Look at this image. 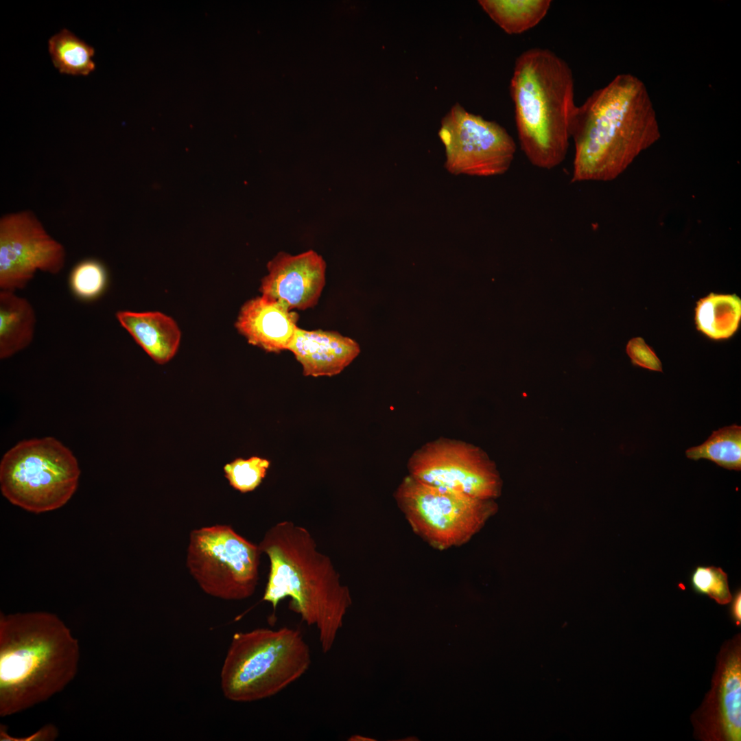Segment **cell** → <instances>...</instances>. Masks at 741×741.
<instances>
[{"mask_svg":"<svg viewBox=\"0 0 741 741\" xmlns=\"http://www.w3.org/2000/svg\"><path fill=\"white\" fill-rule=\"evenodd\" d=\"M660 135L644 83L630 73L618 75L575 108L572 181L616 178Z\"/></svg>","mask_w":741,"mask_h":741,"instance_id":"cell-1","label":"cell"},{"mask_svg":"<svg viewBox=\"0 0 741 741\" xmlns=\"http://www.w3.org/2000/svg\"><path fill=\"white\" fill-rule=\"evenodd\" d=\"M258 545L270 561L262 600L270 603L274 613L289 598V609L316 628L322 651L329 652L352 604L349 589L330 558L317 549L307 528L292 521L274 524Z\"/></svg>","mask_w":741,"mask_h":741,"instance_id":"cell-2","label":"cell"},{"mask_svg":"<svg viewBox=\"0 0 741 741\" xmlns=\"http://www.w3.org/2000/svg\"><path fill=\"white\" fill-rule=\"evenodd\" d=\"M78 640L56 614L31 611L0 615V716L43 703L75 677Z\"/></svg>","mask_w":741,"mask_h":741,"instance_id":"cell-3","label":"cell"},{"mask_svg":"<svg viewBox=\"0 0 741 741\" xmlns=\"http://www.w3.org/2000/svg\"><path fill=\"white\" fill-rule=\"evenodd\" d=\"M510 92L527 158L542 169L560 165L568 151L576 107L569 65L549 49L530 48L516 59Z\"/></svg>","mask_w":741,"mask_h":741,"instance_id":"cell-4","label":"cell"},{"mask_svg":"<svg viewBox=\"0 0 741 741\" xmlns=\"http://www.w3.org/2000/svg\"><path fill=\"white\" fill-rule=\"evenodd\" d=\"M311 663L302 633L283 626L235 633L221 670L228 700L248 703L273 696L299 679Z\"/></svg>","mask_w":741,"mask_h":741,"instance_id":"cell-5","label":"cell"},{"mask_svg":"<svg viewBox=\"0 0 741 741\" xmlns=\"http://www.w3.org/2000/svg\"><path fill=\"white\" fill-rule=\"evenodd\" d=\"M80 469L72 451L47 436L23 440L3 456L0 489L12 504L41 513L65 505L77 490Z\"/></svg>","mask_w":741,"mask_h":741,"instance_id":"cell-6","label":"cell"},{"mask_svg":"<svg viewBox=\"0 0 741 741\" xmlns=\"http://www.w3.org/2000/svg\"><path fill=\"white\" fill-rule=\"evenodd\" d=\"M395 499L413 530L438 550L470 540L497 510L494 499H482L425 484L408 475Z\"/></svg>","mask_w":741,"mask_h":741,"instance_id":"cell-7","label":"cell"},{"mask_svg":"<svg viewBox=\"0 0 741 741\" xmlns=\"http://www.w3.org/2000/svg\"><path fill=\"white\" fill-rule=\"evenodd\" d=\"M262 554L230 526L215 525L191 531L187 566L201 589L213 597L244 600L255 591Z\"/></svg>","mask_w":741,"mask_h":741,"instance_id":"cell-8","label":"cell"},{"mask_svg":"<svg viewBox=\"0 0 741 741\" xmlns=\"http://www.w3.org/2000/svg\"><path fill=\"white\" fill-rule=\"evenodd\" d=\"M438 136L445 150V167L451 174L493 176L510 168L516 144L495 121L456 104L441 120Z\"/></svg>","mask_w":741,"mask_h":741,"instance_id":"cell-9","label":"cell"},{"mask_svg":"<svg viewBox=\"0 0 741 741\" xmlns=\"http://www.w3.org/2000/svg\"><path fill=\"white\" fill-rule=\"evenodd\" d=\"M414 478L434 486L482 499H494L502 482L495 464L480 447L449 438L427 443L411 456Z\"/></svg>","mask_w":741,"mask_h":741,"instance_id":"cell-10","label":"cell"},{"mask_svg":"<svg viewBox=\"0 0 741 741\" xmlns=\"http://www.w3.org/2000/svg\"><path fill=\"white\" fill-rule=\"evenodd\" d=\"M64 246L48 234L30 211L0 220V288H25L37 271L57 274L64 267Z\"/></svg>","mask_w":741,"mask_h":741,"instance_id":"cell-11","label":"cell"},{"mask_svg":"<svg viewBox=\"0 0 741 741\" xmlns=\"http://www.w3.org/2000/svg\"><path fill=\"white\" fill-rule=\"evenodd\" d=\"M695 739L741 740V635L726 640L716 657L711 688L691 716Z\"/></svg>","mask_w":741,"mask_h":741,"instance_id":"cell-12","label":"cell"},{"mask_svg":"<svg viewBox=\"0 0 741 741\" xmlns=\"http://www.w3.org/2000/svg\"><path fill=\"white\" fill-rule=\"evenodd\" d=\"M259 291L289 309H305L318 303L325 283L326 263L310 250L297 255L279 252L267 265Z\"/></svg>","mask_w":741,"mask_h":741,"instance_id":"cell-13","label":"cell"},{"mask_svg":"<svg viewBox=\"0 0 741 741\" xmlns=\"http://www.w3.org/2000/svg\"><path fill=\"white\" fill-rule=\"evenodd\" d=\"M298 319L296 312L261 296L242 306L235 326L248 343L267 352L279 353L288 350Z\"/></svg>","mask_w":741,"mask_h":741,"instance_id":"cell-14","label":"cell"},{"mask_svg":"<svg viewBox=\"0 0 741 741\" xmlns=\"http://www.w3.org/2000/svg\"><path fill=\"white\" fill-rule=\"evenodd\" d=\"M303 367L305 376H333L340 373L360 352L359 344L336 331L297 328L288 348Z\"/></svg>","mask_w":741,"mask_h":741,"instance_id":"cell-15","label":"cell"},{"mask_svg":"<svg viewBox=\"0 0 741 741\" xmlns=\"http://www.w3.org/2000/svg\"><path fill=\"white\" fill-rule=\"evenodd\" d=\"M116 318L155 362L164 364L176 355L181 332L171 317L160 311L124 310L117 311Z\"/></svg>","mask_w":741,"mask_h":741,"instance_id":"cell-16","label":"cell"},{"mask_svg":"<svg viewBox=\"0 0 741 741\" xmlns=\"http://www.w3.org/2000/svg\"><path fill=\"white\" fill-rule=\"evenodd\" d=\"M36 323L34 309L15 292L0 291V358H9L33 340Z\"/></svg>","mask_w":741,"mask_h":741,"instance_id":"cell-17","label":"cell"},{"mask_svg":"<svg viewBox=\"0 0 741 741\" xmlns=\"http://www.w3.org/2000/svg\"><path fill=\"white\" fill-rule=\"evenodd\" d=\"M696 329L713 340L727 339L738 329L741 300L736 294L710 293L696 303Z\"/></svg>","mask_w":741,"mask_h":741,"instance_id":"cell-18","label":"cell"},{"mask_svg":"<svg viewBox=\"0 0 741 741\" xmlns=\"http://www.w3.org/2000/svg\"><path fill=\"white\" fill-rule=\"evenodd\" d=\"M484 12L508 34H521L546 15L550 0H480Z\"/></svg>","mask_w":741,"mask_h":741,"instance_id":"cell-19","label":"cell"},{"mask_svg":"<svg viewBox=\"0 0 741 741\" xmlns=\"http://www.w3.org/2000/svg\"><path fill=\"white\" fill-rule=\"evenodd\" d=\"M54 65L62 73L87 75L95 70V50L67 29H62L48 41Z\"/></svg>","mask_w":741,"mask_h":741,"instance_id":"cell-20","label":"cell"},{"mask_svg":"<svg viewBox=\"0 0 741 741\" xmlns=\"http://www.w3.org/2000/svg\"><path fill=\"white\" fill-rule=\"evenodd\" d=\"M692 460H709L729 470L741 469V427L731 425L714 431L703 444L686 450Z\"/></svg>","mask_w":741,"mask_h":741,"instance_id":"cell-21","label":"cell"},{"mask_svg":"<svg viewBox=\"0 0 741 741\" xmlns=\"http://www.w3.org/2000/svg\"><path fill=\"white\" fill-rule=\"evenodd\" d=\"M108 281L105 266L99 261L88 259L81 261L72 269L69 285L73 293L83 300H93L104 291Z\"/></svg>","mask_w":741,"mask_h":741,"instance_id":"cell-22","label":"cell"},{"mask_svg":"<svg viewBox=\"0 0 741 741\" xmlns=\"http://www.w3.org/2000/svg\"><path fill=\"white\" fill-rule=\"evenodd\" d=\"M270 462L252 456L248 459L237 458L224 467V475L235 490L246 493L257 489L266 477Z\"/></svg>","mask_w":741,"mask_h":741,"instance_id":"cell-23","label":"cell"},{"mask_svg":"<svg viewBox=\"0 0 741 741\" xmlns=\"http://www.w3.org/2000/svg\"><path fill=\"white\" fill-rule=\"evenodd\" d=\"M690 582L695 592L707 596L719 604H729L731 600L727 575L720 567L698 566L692 573Z\"/></svg>","mask_w":741,"mask_h":741,"instance_id":"cell-24","label":"cell"},{"mask_svg":"<svg viewBox=\"0 0 741 741\" xmlns=\"http://www.w3.org/2000/svg\"><path fill=\"white\" fill-rule=\"evenodd\" d=\"M626 351L633 365L653 371H663L660 360L643 338L638 337L631 339L626 345Z\"/></svg>","mask_w":741,"mask_h":741,"instance_id":"cell-25","label":"cell"},{"mask_svg":"<svg viewBox=\"0 0 741 741\" xmlns=\"http://www.w3.org/2000/svg\"><path fill=\"white\" fill-rule=\"evenodd\" d=\"M1 725L0 740L5 741H37V740H54L58 736V728L52 725L47 724L42 727L35 733L23 738H14L8 733L7 728Z\"/></svg>","mask_w":741,"mask_h":741,"instance_id":"cell-26","label":"cell"},{"mask_svg":"<svg viewBox=\"0 0 741 741\" xmlns=\"http://www.w3.org/2000/svg\"><path fill=\"white\" fill-rule=\"evenodd\" d=\"M730 616L733 623L740 626L741 624V591L738 589L732 596L730 601Z\"/></svg>","mask_w":741,"mask_h":741,"instance_id":"cell-27","label":"cell"}]
</instances>
